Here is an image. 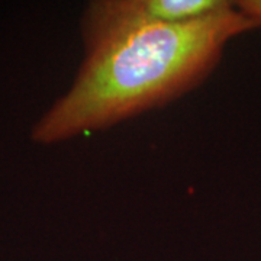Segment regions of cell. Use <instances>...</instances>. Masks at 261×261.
<instances>
[{"instance_id": "obj_1", "label": "cell", "mask_w": 261, "mask_h": 261, "mask_svg": "<svg viewBox=\"0 0 261 261\" xmlns=\"http://www.w3.org/2000/svg\"><path fill=\"white\" fill-rule=\"evenodd\" d=\"M260 29L231 2L186 23L138 22L92 2L82 19L84 58L74 82L32 126L56 145L163 108L205 83L233 38Z\"/></svg>"}, {"instance_id": "obj_2", "label": "cell", "mask_w": 261, "mask_h": 261, "mask_svg": "<svg viewBox=\"0 0 261 261\" xmlns=\"http://www.w3.org/2000/svg\"><path fill=\"white\" fill-rule=\"evenodd\" d=\"M228 0H106L116 15L138 22L186 23L226 8Z\"/></svg>"}, {"instance_id": "obj_3", "label": "cell", "mask_w": 261, "mask_h": 261, "mask_svg": "<svg viewBox=\"0 0 261 261\" xmlns=\"http://www.w3.org/2000/svg\"><path fill=\"white\" fill-rule=\"evenodd\" d=\"M233 3L237 9L261 28V0H238Z\"/></svg>"}]
</instances>
